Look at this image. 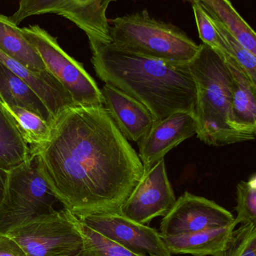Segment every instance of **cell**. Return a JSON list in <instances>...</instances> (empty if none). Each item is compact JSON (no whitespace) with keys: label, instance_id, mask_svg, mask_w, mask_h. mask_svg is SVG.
Returning <instances> with one entry per match:
<instances>
[{"label":"cell","instance_id":"cell-25","mask_svg":"<svg viewBox=\"0 0 256 256\" xmlns=\"http://www.w3.org/2000/svg\"><path fill=\"white\" fill-rule=\"evenodd\" d=\"M70 0H19L18 8L10 19L16 25L30 16L54 14H57Z\"/></svg>","mask_w":256,"mask_h":256},{"label":"cell","instance_id":"cell-2","mask_svg":"<svg viewBox=\"0 0 256 256\" xmlns=\"http://www.w3.org/2000/svg\"><path fill=\"white\" fill-rule=\"evenodd\" d=\"M98 78L144 105L155 122L194 112L197 88L189 64L168 62L120 49L112 42L89 40Z\"/></svg>","mask_w":256,"mask_h":256},{"label":"cell","instance_id":"cell-22","mask_svg":"<svg viewBox=\"0 0 256 256\" xmlns=\"http://www.w3.org/2000/svg\"><path fill=\"white\" fill-rule=\"evenodd\" d=\"M236 226L256 225V174L247 182H241L237 188Z\"/></svg>","mask_w":256,"mask_h":256},{"label":"cell","instance_id":"cell-5","mask_svg":"<svg viewBox=\"0 0 256 256\" xmlns=\"http://www.w3.org/2000/svg\"><path fill=\"white\" fill-rule=\"evenodd\" d=\"M58 202L39 172L37 158L32 152L28 160L8 172L4 198L0 204V237L56 213L54 206Z\"/></svg>","mask_w":256,"mask_h":256},{"label":"cell","instance_id":"cell-14","mask_svg":"<svg viewBox=\"0 0 256 256\" xmlns=\"http://www.w3.org/2000/svg\"><path fill=\"white\" fill-rule=\"evenodd\" d=\"M117 1L70 0L57 15L73 22L87 34L88 40L111 42L107 12L110 4Z\"/></svg>","mask_w":256,"mask_h":256},{"label":"cell","instance_id":"cell-15","mask_svg":"<svg viewBox=\"0 0 256 256\" xmlns=\"http://www.w3.org/2000/svg\"><path fill=\"white\" fill-rule=\"evenodd\" d=\"M236 226L233 224L189 234L160 236L171 256H217L226 246Z\"/></svg>","mask_w":256,"mask_h":256},{"label":"cell","instance_id":"cell-23","mask_svg":"<svg viewBox=\"0 0 256 256\" xmlns=\"http://www.w3.org/2000/svg\"><path fill=\"white\" fill-rule=\"evenodd\" d=\"M191 4L192 6L200 39L202 40L203 44L210 46L223 56H230L223 40L208 14L198 2H194Z\"/></svg>","mask_w":256,"mask_h":256},{"label":"cell","instance_id":"cell-10","mask_svg":"<svg viewBox=\"0 0 256 256\" xmlns=\"http://www.w3.org/2000/svg\"><path fill=\"white\" fill-rule=\"evenodd\" d=\"M234 215L217 203L184 192L160 224L161 236L189 234L234 224Z\"/></svg>","mask_w":256,"mask_h":256},{"label":"cell","instance_id":"cell-3","mask_svg":"<svg viewBox=\"0 0 256 256\" xmlns=\"http://www.w3.org/2000/svg\"><path fill=\"white\" fill-rule=\"evenodd\" d=\"M189 68L197 88L194 114L198 138L213 146L249 141L230 124L231 72L224 57L202 44Z\"/></svg>","mask_w":256,"mask_h":256},{"label":"cell","instance_id":"cell-24","mask_svg":"<svg viewBox=\"0 0 256 256\" xmlns=\"http://www.w3.org/2000/svg\"><path fill=\"white\" fill-rule=\"evenodd\" d=\"M217 256H256V225H243L234 230L226 246Z\"/></svg>","mask_w":256,"mask_h":256},{"label":"cell","instance_id":"cell-17","mask_svg":"<svg viewBox=\"0 0 256 256\" xmlns=\"http://www.w3.org/2000/svg\"><path fill=\"white\" fill-rule=\"evenodd\" d=\"M198 2L212 18L222 22L245 48L256 56V34L233 6L231 0H183Z\"/></svg>","mask_w":256,"mask_h":256},{"label":"cell","instance_id":"cell-13","mask_svg":"<svg viewBox=\"0 0 256 256\" xmlns=\"http://www.w3.org/2000/svg\"><path fill=\"white\" fill-rule=\"evenodd\" d=\"M231 72V127L255 140L256 134V84L251 81L232 57L223 56Z\"/></svg>","mask_w":256,"mask_h":256},{"label":"cell","instance_id":"cell-11","mask_svg":"<svg viewBox=\"0 0 256 256\" xmlns=\"http://www.w3.org/2000/svg\"><path fill=\"white\" fill-rule=\"evenodd\" d=\"M197 122L194 112H179L160 121L155 122L147 135L138 143L140 160L144 171L180 143L197 134Z\"/></svg>","mask_w":256,"mask_h":256},{"label":"cell","instance_id":"cell-27","mask_svg":"<svg viewBox=\"0 0 256 256\" xmlns=\"http://www.w3.org/2000/svg\"><path fill=\"white\" fill-rule=\"evenodd\" d=\"M7 176L8 172L0 168V204H1L3 198H4Z\"/></svg>","mask_w":256,"mask_h":256},{"label":"cell","instance_id":"cell-16","mask_svg":"<svg viewBox=\"0 0 256 256\" xmlns=\"http://www.w3.org/2000/svg\"><path fill=\"white\" fill-rule=\"evenodd\" d=\"M0 50L30 72H48L34 46L24 37L21 28L10 18L0 14Z\"/></svg>","mask_w":256,"mask_h":256},{"label":"cell","instance_id":"cell-6","mask_svg":"<svg viewBox=\"0 0 256 256\" xmlns=\"http://www.w3.org/2000/svg\"><path fill=\"white\" fill-rule=\"evenodd\" d=\"M24 37L34 46L47 70L69 92L76 106H103L102 92L81 63L68 55L51 36L39 26L21 28Z\"/></svg>","mask_w":256,"mask_h":256},{"label":"cell","instance_id":"cell-7","mask_svg":"<svg viewBox=\"0 0 256 256\" xmlns=\"http://www.w3.org/2000/svg\"><path fill=\"white\" fill-rule=\"evenodd\" d=\"M6 236L26 256H76L83 246L79 220L66 209L28 222Z\"/></svg>","mask_w":256,"mask_h":256},{"label":"cell","instance_id":"cell-12","mask_svg":"<svg viewBox=\"0 0 256 256\" xmlns=\"http://www.w3.org/2000/svg\"><path fill=\"white\" fill-rule=\"evenodd\" d=\"M101 92L104 108L120 132L128 141L139 143L155 122L150 111L139 102L112 86L105 84Z\"/></svg>","mask_w":256,"mask_h":256},{"label":"cell","instance_id":"cell-1","mask_svg":"<svg viewBox=\"0 0 256 256\" xmlns=\"http://www.w3.org/2000/svg\"><path fill=\"white\" fill-rule=\"evenodd\" d=\"M31 150L48 186L75 216L118 213L144 173L104 106L63 111L48 140Z\"/></svg>","mask_w":256,"mask_h":256},{"label":"cell","instance_id":"cell-26","mask_svg":"<svg viewBox=\"0 0 256 256\" xmlns=\"http://www.w3.org/2000/svg\"><path fill=\"white\" fill-rule=\"evenodd\" d=\"M0 256H26L21 246L7 236L0 237Z\"/></svg>","mask_w":256,"mask_h":256},{"label":"cell","instance_id":"cell-19","mask_svg":"<svg viewBox=\"0 0 256 256\" xmlns=\"http://www.w3.org/2000/svg\"><path fill=\"white\" fill-rule=\"evenodd\" d=\"M1 104L11 116L26 142L31 146V148L42 146L48 140L51 132V124L24 108L4 103Z\"/></svg>","mask_w":256,"mask_h":256},{"label":"cell","instance_id":"cell-18","mask_svg":"<svg viewBox=\"0 0 256 256\" xmlns=\"http://www.w3.org/2000/svg\"><path fill=\"white\" fill-rule=\"evenodd\" d=\"M31 147L0 102V168L9 172L28 160Z\"/></svg>","mask_w":256,"mask_h":256},{"label":"cell","instance_id":"cell-4","mask_svg":"<svg viewBox=\"0 0 256 256\" xmlns=\"http://www.w3.org/2000/svg\"><path fill=\"white\" fill-rule=\"evenodd\" d=\"M111 42L120 49L168 62L189 64L197 44L178 27L138 12L109 20Z\"/></svg>","mask_w":256,"mask_h":256},{"label":"cell","instance_id":"cell-9","mask_svg":"<svg viewBox=\"0 0 256 256\" xmlns=\"http://www.w3.org/2000/svg\"><path fill=\"white\" fill-rule=\"evenodd\" d=\"M176 201L164 158L144 171L120 213L134 222L149 226L155 218L166 216Z\"/></svg>","mask_w":256,"mask_h":256},{"label":"cell","instance_id":"cell-21","mask_svg":"<svg viewBox=\"0 0 256 256\" xmlns=\"http://www.w3.org/2000/svg\"><path fill=\"white\" fill-rule=\"evenodd\" d=\"M210 18L223 40L228 55L237 62L251 81L256 84V56L245 48L222 22L212 16Z\"/></svg>","mask_w":256,"mask_h":256},{"label":"cell","instance_id":"cell-20","mask_svg":"<svg viewBox=\"0 0 256 256\" xmlns=\"http://www.w3.org/2000/svg\"><path fill=\"white\" fill-rule=\"evenodd\" d=\"M80 224L83 234V246L76 256H144L134 254L81 222Z\"/></svg>","mask_w":256,"mask_h":256},{"label":"cell","instance_id":"cell-8","mask_svg":"<svg viewBox=\"0 0 256 256\" xmlns=\"http://www.w3.org/2000/svg\"><path fill=\"white\" fill-rule=\"evenodd\" d=\"M75 216L83 225L134 254L144 256H172L156 228L134 222L120 212Z\"/></svg>","mask_w":256,"mask_h":256}]
</instances>
